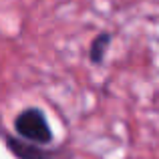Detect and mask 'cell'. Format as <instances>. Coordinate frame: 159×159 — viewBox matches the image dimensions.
<instances>
[{
	"instance_id": "1",
	"label": "cell",
	"mask_w": 159,
	"mask_h": 159,
	"mask_svg": "<svg viewBox=\"0 0 159 159\" xmlns=\"http://www.w3.org/2000/svg\"><path fill=\"white\" fill-rule=\"evenodd\" d=\"M14 131L22 139L40 145H48L54 139V133L47 121V115L39 107H26L22 113H18L14 119Z\"/></svg>"
},
{
	"instance_id": "2",
	"label": "cell",
	"mask_w": 159,
	"mask_h": 159,
	"mask_svg": "<svg viewBox=\"0 0 159 159\" xmlns=\"http://www.w3.org/2000/svg\"><path fill=\"white\" fill-rule=\"evenodd\" d=\"M6 145L18 159H69L70 153L65 151L62 147L47 149L40 143H32L22 137H12L6 135Z\"/></svg>"
},
{
	"instance_id": "3",
	"label": "cell",
	"mask_w": 159,
	"mask_h": 159,
	"mask_svg": "<svg viewBox=\"0 0 159 159\" xmlns=\"http://www.w3.org/2000/svg\"><path fill=\"white\" fill-rule=\"evenodd\" d=\"M111 40H113L111 32H99L93 39V43H91V47H89V58H91L93 65H103L105 54L109 51V47H111Z\"/></svg>"
}]
</instances>
